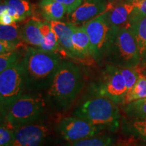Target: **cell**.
<instances>
[{"label": "cell", "mask_w": 146, "mask_h": 146, "mask_svg": "<svg viewBox=\"0 0 146 146\" xmlns=\"http://www.w3.org/2000/svg\"><path fill=\"white\" fill-rule=\"evenodd\" d=\"M107 0H82L81 4L75 10L66 14L67 23L72 25H85L106 12Z\"/></svg>", "instance_id": "11"}, {"label": "cell", "mask_w": 146, "mask_h": 146, "mask_svg": "<svg viewBox=\"0 0 146 146\" xmlns=\"http://www.w3.org/2000/svg\"><path fill=\"white\" fill-rule=\"evenodd\" d=\"M4 1V0H1V1Z\"/></svg>", "instance_id": "35"}, {"label": "cell", "mask_w": 146, "mask_h": 146, "mask_svg": "<svg viewBox=\"0 0 146 146\" xmlns=\"http://www.w3.org/2000/svg\"><path fill=\"white\" fill-rule=\"evenodd\" d=\"M112 139L109 136H93L69 143L67 146H112Z\"/></svg>", "instance_id": "23"}, {"label": "cell", "mask_w": 146, "mask_h": 146, "mask_svg": "<svg viewBox=\"0 0 146 146\" xmlns=\"http://www.w3.org/2000/svg\"><path fill=\"white\" fill-rule=\"evenodd\" d=\"M0 40L10 42L18 47L23 38L21 31L16 23L11 25H0Z\"/></svg>", "instance_id": "21"}, {"label": "cell", "mask_w": 146, "mask_h": 146, "mask_svg": "<svg viewBox=\"0 0 146 146\" xmlns=\"http://www.w3.org/2000/svg\"><path fill=\"white\" fill-rule=\"evenodd\" d=\"M119 71L125 78L128 91L133 87L142 73L139 66L135 67H118Z\"/></svg>", "instance_id": "24"}, {"label": "cell", "mask_w": 146, "mask_h": 146, "mask_svg": "<svg viewBox=\"0 0 146 146\" xmlns=\"http://www.w3.org/2000/svg\"><path fill=\"white\" fill-rule=\"evenodd\" d=\"M101 130L102 127L75 116L63 118L57 126L60 136L68 143L96 136Z\"/></svg>", "instance_id": "8"}, {"label": "cell", "mask_w": 146, "mask_h": 146, "mask_svg": "<svg viewBox=\"0 0 146 146\" xmlns=\"http://www.w3.org/2000/svg\"><path fill=\"white\" fill-rule=\"evenodd\" d=\"M134 6L133 15H146V0H137L131 3Z\"/></svg>", "instance_id": "28"}, {"label": "cell", "mask_w": 146, "mask_h": 146, "mask_svg": "<svg viewBox=\"0 0 146 146\" xmlns=\"http://www.w3.org/2000/svg\"><path fill=\"white\" fill-rule=\"evenodd\" d=\"M108 2H115V1H119L121 0H107Z\"/></svg>", "instance_id": "33"}, {"label": "cell", "mask_w": 146, "mask_h": 146, "mask_svg": "<svg viewBox=\"0 0 146 146\" xmlns=\"http://www.w3.org/2000/svg\"><path fill=\"white\" fill-rule=\"evenodd\" d=\"M16 129L5 124L0 127V146H11L15 137Z\"/></svg>", "instance_id": "25"}, {"label": "cell", "mask_w": 146, "mask_h": 146, "mask_svg": "<svg viewBox=\"0 0 146 146\" xmlns=\"http://www.w3.org/2000/svg\"><path fill=\"white\" fill-rule=\"evenodd\" d=\"M8 6V12L16 22L21 21L31 15V6L28 0H4Z\"/></svg>", "instance_id": "19"}, {"label": "cell", "mask_w": 146, "mask_h": 146, "mask_svg": "<svg viewBox=\"0 0 146 146\" xmlns=\"http://www.w3.org/2000/svg\"><path fill=\"white\" fill-rule=\"evenodd\" d=\"M126 114L136 120H146V98L138 100L125 105Z\"/></svg>", "instance_id": "22"}, {"label": "cell", "mask_w": 146, "mask_h": 146, "mask_svg": "<svg viewBox=\"0 0 146 146\" xmlns=\"http://www.w3.org/2000/svg\"><path fill=\"white\" fill-rule=\"evenodd\" d=\"M146 98V76L141 73L135 84L130 90L127 91L123 102V104H127L138 100Z\"/></svg>", "instance_id": "20"}, {"label": "cell", "mask_w": 146, "mask_h": 146, "mask_svg": "<svg viewBox=\"0 0 146 146\" xmlns=\"http://www.w3.org/2000/svg\"><path fill=\"white\" fill-rule=\"evenodd\" d=\"M106 58L111 65L117 67L139 66L142 59L129 24L117 31Z\"/></svg>", "instance_id": "4"}, {"label": "cell", "mask_w": 146, "mask_h": 146, "mask_svg": "<svg viewBox=\"0 0 146 146\" xmlns=\"http://www.w3.org/2000/svg\"><path fill=\"white\" fill-rule=\"evenodd\" d=\"M20 60V54L17 52H9L0 55V72L4 71Z\"/></svg>", "instance_id": "26"}, {"label": "cell", "mask_w": 146, "mask_h": 146, "mask_svg": "<svg viewBox=\"0 0 146 146\" xmlns=\"http://www.w3.org/2000/svg\"><path fill=\"white\" fill-rule=\"evenodd\" d=\"M83 26L90 41L91 57L95 61H101L106 57L119 29L111 24L106 12L87 22Z\"/></svg>", "instance_id": "5"}, {"label": "cell", "mask_w": 146, "mask_h": 146, "mask_svg": "<svg viewBox=\"0 0 146 146\" xmlns=\"http://www.w3.org/2000/svg\"><path fill=\"white\" fill-rule=\"evenodd\" d=\"M116 104L110 98L100 95L83 102L74 111V116L98 127L106 126L116 129L120 119L119 110Z\"/></svg>", "instance_id": "3"}, {"label": "cell", "mask_w": 146, "mask_h": 146, "mask_svg": "<svg viewBox=\"0 0 146 146\" xmlns=\"http://www.w3.org/2000/svg\"><path fill=\"white\" fill-rule=\"evenodd\" d=\"M135 38L137 41L139 51L143 60L146 54V15H133L129 22Z\"/></svg>", "instance_id": "15"}, {"label": "cell", "mask_w": 146, "mask_h": 146, "mask_svg": "<svg viewBox=\"0 0 146 146\" xmlns=\"http://www.w3.org/2000/svg\"><path fill=\"white\" fill-rule=\"evenodd\" d=\"M142 61H143L144 62H145V63H146V54L145 55V56H144L143 59V60H142Z\"/></svg>", "instance_id": "34"}, {"label": "cell", "mask_w": 146, "mask_h": 146, "mask_svg": "<svg viewBox=\"0 0 146 146\" xmlns=\"http://www.w3.org/2000/svg\"><path fill=\"white\" fill-rule=\"evenodd\" d=\"M131 130L139 137L146 143V120H136L131 122Z\"/></svg>", "instance_id": "27"}, {"label": "cell", "mask_w": 146, "mask_h": 146, "mask_svg": "<svg viewBox=\"0 0 146 146\" xmlns=\"http://www.w3.org/2000/svg\"><path fill=\"white\" fill-rule=\"evenodd\" d=\"M39 5L42 16L47 22L60 21L67 14L64 5L56 0H41Z\"/></svg>", "instance_id": "17"}, {"label": "cell", "mask_w": 146, "mask_h": 146, "mask_svg": "<svg viewBox=\"0 0 146 146\" xmlns=\"http://www.w3.org/2000/svg\"><path fill=\"white\" fill-rule=\"evenodd\" d=\"M124 1H125L126 2H128V3H133L134 2V1H137V0H124Z\"/></svg>", "instance_id": "32"}, {"label": "cell", "mask_w": 146, "mask_h": 146, "mask_svg": "<svg viewBox=\"0 0 146 146\" xmlns=\"http://www.w3.org/2000/svg\"><path fill=\"white\" fill-rule=\"evenodd\" d=\"M61 62L57 53L26 47L21 60L25 87L33 91L48 89Z\"/></svg>", "instance_id": "1"}, {"label": "cell", "mask_w": 146, "mask_h": 146, "mask_svg": "<svg viewBox=\"0 0 146 146\" xmlns=\"http://www.w3.org/2000/svg\"><path fill=\"white\" fill-rule=\"evenodd\" d=\"M83 85L82 73L71 62H62L49 87L48 96L58 108L66 109L72 104Z\"/></svg>", "instance_id": "2"}, {"label": "cell", "mask_w": 146, "mask_h": 146, "mask_svg": "<svg viewBox=\"0 0 146 146\" xmlns=\"http://www.w3.org/2000/svg\"><path fill=\"white\" fill-rule=\"evenodd\" d=\"M134 6L131 3L124 0L115 2H108L106 12L111 24L117 29H120L129 24Z\"/></svg>", "instance_id": "12"}, {"label": "cell", "mask_w": 146, "mask_h": 146, "mask_svg": "<svg viewBox=\"0 0 146 146\" xmlns=\"http://www.w3.org/2000/svg\"><path fill=\"white\" fill-rule=\"evenodd\" d=\"M128 89L125 78L118 67L107 66L102 83L99 87V95L106 96L116 102L123 103Z\"/></svg>", "instance_id": "9"}, {"label": "cell", "mask_w": 146, "mask_h": 146, "mask_svg": "<svg viewBox=\"0 0 146 146\" xmlns=\"http://www.w3.org/2000/svg\"><path fill=\"white\" fill-rule=\"evenodd\" d=\"M42 22L37 18H31L24 25L21 30L22 38L27 44L39 48L41 46L43 35H42L41 27Z\"/></svg>", "instance_id": "16"}, {"label": "cell", "mask_w": 146, "mask_h": 146, "mask_svg": "<svg viewBox=\"0 0 146 146\" xmlns=\"http://www.w3.org/2000/svg\"><path fill=\"white\" fill-rule=\"evenodd\" d=\"M17 46L10 42L0 40V54H3L9 52H13L17 48Z\"/></svg>", "instance_id": "30"}, {"label": "cell", "mask_w": 146, "mask_h": 146, "mask_svg": "<svg viewBox=\"0 0 146 146\" xmlns=\"http://www.w3.org/2000/svg\"><path fill=\"white\" fill-rule=\"evenodd\" d=\"M25 86L21 60L0 72V109L1 118L23 96Z\"/></svg>", "instance_id": "7"}, {"label": "cell", "mask_w": 146, "mask_h": 146, "mask_svg": "<svg viewBox=\"0 0 146 146\" xmlns=\"http://www.w3.org/2000/svg\"><path fill=\"white\" fill-rule=\"evenodd\" d=\"M48 127L43 124L31 123L16 129L11 146H41L49 135Z\"/></svg>", "instance_id": "10"}, {"label": "cell", "mask_w": 146, "mask_h": 146, "mask_svg": "<svg viewBox=\"0 0 146 146\" xmlns=\"http://www.w3.org/2000/svg\"><path fill=\"white\" fill-rule=\"evenodd\" d=\"M56 1L64 5L66 9V14H68L78 8V5L81 4L82 0H56Z\"/></svg>", "instance_id": "29"}, {"label": "cell", "mask_w": 146, "mask_h": 146, "mask_svg": "<svg viewBox=\"0 0 146 146\" xmlns=\"http://www.w3.org/2000/svg\"><path fill=\"white\" fill-rule=\"evenodd\" d=\"M13 16L9 13L8 12L0 14V23L3 25H11L16 23Z\"/></svg>", "instance_id": "31"}, {"label": "cell", "mask_w": 146, "mask_h": 146, "mask_svg": "<svg viewBox=\"0 0 146 146\" xmlns=\"http://www.w3.org/2000/svg\"><path fill=\"white\" fill-rule=\"evenodd\" d=\"M40 29L43 35V40L39 49L45 52L61 53L57 36L53 31L50 23L49 22H42Z\"/></svg>", "instance_id": "18"}, {"label": "cell", "mask_w": 146, "mask_h": 146, "mask_svg": "<svg viewBox=\"0 0 146 146\" xmlns=\"http://www.w3.org/2000/svg\"><path fill=\"white\" fill-rule=\"evenodd\" d=\"M70 25L72 29V41L76 60H84L91 57L90 41L84 27L70 23Z\"/></svg>", "instance_id": "14"}, {"label": "cell", "mask_w": 146, "mask_h": 146, "mask_svg": "<svg viewBox=\"0 0 146 146\" xmlns=\"http://www.w3.org/2000/svg\"><path fill=\"white\" fill-rule=\"evenodd\" d=\"M53 31L56 34L59 43L61 54L73 59H76L75 52L72 41V29L70 23H63L60 21H51Z\"/></svg>", "instance_id": "13"}, {"label": "cell", "mask_w": 146, "mask_h": 146, "mask_svg": "<svg viewBox=\"0 0 146 146\" xmlns=\"http://www.w3.org/2000/svg\"><path fill=\"white\" fill-rule=\"evenodd\" d=\"M45 103L41 96L23 95L3 116L4 124L14 129L33 123L42 116Z\"/></svg>", "instance_id": "6"}]
</instances>
